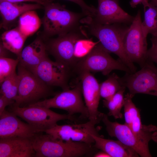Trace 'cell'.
<instances>
[{"instance_id":"6da1fadb","label":"cell","mask_w":157,"mask_h":157,"mask_svg":"<svg viewBox=\"0 0 157 157\" xmlns=\"http://www.w3.org/2000/svg\"><path fill=\"white\" fill-rule=\"evenodd\" d=\"M89 33L99 40L103 47L109 53L117 55L119 58L131 70L136 71L137 68L128 58L123 46V40L129 27L122 24H101L93 22L89 17L82 19Z\"/></svg>"},{"instance_id":"7a4b0ae2","label":"cell","mask_w":157,"mask_h":157,"mask_svg":"<svg viewBox=\"0 0 157 157\" xmlns=\"http://www.w3.org/2000/svg\"><path fill=\"white\" fill-rule=\"evenodd\" d=\"M43 133H36L31 138L35 157H92L98 150L94 144L60 141Z\"/></svg>"},{"instance_id":"3957f363","label":"cell","mask_w":157,"mask_h":157,"mask_svg":"<svg viewBox=\"0 0 157 157\" xmlns=\"http://www.w3.org/2000/svg\"><path fill=\"white\" fill-rule=\"evenodd\" d=\"M44 6V13L41 21L44 37L46 38L62 35L79 28L85 16L83 13L68 10L58 3H47Z\"/></svg>"},{"instance_id":"277c9868","label":"cell","mask_w":157,"mask_h":157,"mask_svg":"<svg viewBox=\"0 0 157 157\" xmlns=\"http://www.w3.org/2000/svg\"><path fill=\"white\" fill-rule=\"evenodd\" d=\"M74 68L79 74L85 72H101L106 76L114 70L132 73L119 58L115 60L112 58L99 41L86 55L78 60Z\"/></svg>"},{"instance_id":"5b68a950","label":"cell","mask_w":157,"mask_h":157,"mask_svg":"<svg viewBox=\"0 0 157 157\" xmlns=\"http://www.w3.org/2000/svg\"><path fill=\"white\" fill-rule=\"evenodd\" d=\"M17 69L19 78L18 95L13 105L20 107L28 106L56 94L51 87L19 63Z\"/></svg>"},{"instance_id":"8992f818","label":"cell","mask_w":157,"mask_h":157,"mask_svg":"<svg viewBox=\"0 0 157 157\" xmlns=\"http://www.w3.org/2000/svg\"><path fill=\"white\" fill-rule=\"evenodd\" d=\"M10 106L9 110L26 121L36 133L44 132L55 126L60 121L75 119L73 116L68 113L59 114L43 106L30 105L20 107L13 104Z\"/></svg>"},{"instance_id":"52a82bcc","label":"cell","mask_w":157,"mask_h":157,"mask_svg":"<svg viewBox=\"0 0 157 157\" xmlns=\"http://www.w3.org/2000/svg\"><path fill=\"white\" fill-rule=\"evenodd\" d=\"M81 26L65 35L51 39L46 44L47 50L60 62L69 69L73 67L78 60L74 56L76 43L79 40L87 38Z\"/></svg>"},{"instance_id":"ba28073f","label":"cell","mask_w":157,"mask_h":157,"mask_svg":"<svg viewBox=\"0 0 157 157\" xmlns=\"http://www.w3.org/2000/svg\"><path fill=\"white\" fill-rule=\"evenodd\" d=\"M123 85L134 96L138 93L157 97V67L147 60L141 69L134 73H126L120 78Z\"/></svg>"},{"instance_id":"9c48e42d","label":"cell","mask_w":157,"mask_h":157,"mask_svg":"<svg viewBox=\"0 0 157 157\" xmlns=\"http://www.w3.org/2000/svg\"><path fill=\"white\" fill-rule=\"evenodd\" d=\"M82 93L81 83H78L71 89L64 90L56 93L52 98L46 99L29 106L61 109L66 111L71 115L78 113L83 117L88 118V111L83 101Z\"/></svg>"},{"instance_id":"30bf717a","label":"cell","mask_w":157,"mask_h":157,"mask_svg":"<svg viewBox=\"0 0 157 157\" xmlns=\"http://www.w3.org/2000/svg\"><path fill=\"white\" fill-rule=\"evenodd\" d=\"M141 13L138 10L126 32L123 40L125 52L131 61L142 67L147 59V37L142 28Z\"/></svg>"},{"instance_id":"8fae6325","label":"cell","mask_w":157,"mask_h":157,"mask_svg":"<svg viewBox=\"0 0 157 157\" xmlns=\"http://www.w3.org/2000/svg\"><path fill=\"white\" fill-rule=\"evenodd\" d=\"M100 122L89 121L82 124H56L44 132L53 139L63 141H72L94 144V140L92 135L101 136L99 134L100 127L96 125Z\"/></svg>"},{"instance_id":"7c38bea8","label":"cell","mask_w":157,"mask_h":157,"mask_svg":"<svg viewBox=\"0 0 157 157\" xmlns=\"http://www.w3.org/2000/svg\"><path fill=\"white\" fill-rule=\"evenodd\" d=\"M69 68L47 56L40 63L34 74L47 85L58 86L63 90L69 89L68 85Z\"/></svg>"},{"instance_id":"4fadbf2b","label":"cell","mask_w":157,"mask_h":157,"mask_svg":"<svg viewBox=\"0 0 157 157\" xmlns=\"http://www.w3.org/2000/svg\"><path fill=\"white\" fill-rule=\"evenodd\" d=\"M108 116L104 113L101 121L105 125L109 136L116 138L124 144L133 149L141 157L152 156L149 146L141 142L128 126L125 123L122 124L111 122Z\"/></svg>"},{"instance_id":"5bb4252c","label":"cell","mask_w":157,"mask_h":157,"mask_svg":"<svg viewBox=\"0 0 157 157\" xmlns=\"http://www.w3.org/2000/svg\"><path fill=\"white\" fill-rule=\"evenodd\" d=\"M82 93L88 113V119L100 122L103 113L98 110L101 97L99 84L90 72L79 73Z\"/></svg>"},{"instance_id":"9a60e30c","label":"cell","mask_w":157,"mask_h":157,"mask_svg":"<svg viewBox=\"0 0 157 157\" xmlns=\"http://www.w3.org/2000/svg\"><path fill=\"white\" fill-rule=\"evenodd\" d=\"M95 15L90 17L94 22L101 24H131L135 17L126 12L114 0H98Z\"/></svg>"},{"instance_id":"2e32d148","label":"cell","mask_w":157,"mask_h":157,"mask_svg":"<svg viewBox=\"0 0 157 157\" xmlns=\"http://www.w3.org/2000/svg\"><path fill=\"white\" fill-rule=\"evenodd\" d=\"M13 112L5 110L0 115V139L19 137L31 138L36 133L28 123Z\"/></svg>"},{"instance_id":"e0dca14e","label":"cell","mask_w":157,"mask_h":157,"mask_svg":"<svg viewBox=\"0 0 157 157\" xmlns=\"http://www.w3.org/2000/svg\"><path fill=\"white\" fill-rule=\"evenodd\" d=\"M31 138L19 137L0 139V157H34Z\"/></svg>"},{"instance_id":"ac0fdd59","label":"cell","mask_w":157,"mask_h":157,"mask_svg":"<svg viewBox=\"0 0 157 157\" xmlns=\"http://www.w3.org/2000/svg\"><path fill=\"white\" fill-rule=\"evenodd\" d=\"M46 51L43 41L36 38L23 49L17 56L19 64L33 74L38 66L47 56Z\"/></svg>"},{"instance_id":"d6986e66","label":"cell","mask_w":157,"mask_h":157,"mask_svg":"<svg viewBox=\"0 0 157 157\" xmlns=\"http://www.w3.org/2000/svg\"><path fill=\"white\" fill-rule=\"evenodd\" d=\"M42 5L36 3L28 4L22 2H12L0 1V13L2 18L0 27L5 29L24 13L42 8Z\"/></svg>"},{"instance_id":"ffe728a7","label":"cell","mask_w":157,"mask_h":157,"mask_svg":"<svg viewBox=\"0 0 157 157\" xmlns=\"http://www.w3.org/2000/svg\"><path fill=\"white\" fill-rule=\"evenodd\" d=\"M92 136L94 140V147L106 153L110 157H137L139 156L133 149L118 140L106 139L102 136L93 135Z\"/></svg>"},{"instance_id":"44dd1931","label":"cell","mask_w":157,"mask_h":157,"mask_svg":"<svg viewBox=\"0 0 157 157\" xmlns=\"http://www.w3.org/2000/svg\"><path fill=\"white\" fill-rule=\"evenodd\" d=\"M27 37L17 26L3 32L1 36V43L8 50L17 56L23 49Z\"/></svg>"},{"instance_id":"7402d4cb","label":"cell","mask_w":157,"mask_h":157,"mask_svg":"<svg viewBox=\"0 0 157 157\" xmlns=\"http://www.w3.org/2000/svg\"><path fill=\"white\" fill-rule=\"evenodd\" d=\"M128 126L137 138L145 145L152 140L157 143V127L152 124H142L140 115L135 118Z\"/></svg>"},{"instance_id":"603a6c76","label":"cell","mask_w":157,"mask_h":157,"mask_svg":"<svg viewBox=\"0 0 157 157\" xmlns=\"http://www.w3.org/2000/svg\"><path fill=\"white\" fill-rule=\"evenodd\" d=\"M41 24V20L37 13L35 10H31L24 13L19 17L18 27L28 37L35 33Z\"/></svg>"},{"instance_id":"cb8c5ba5","label":"cell","mask_w":157,"mask_h":157,"mask_svg":"<svg viewBox=\"0 0 157 157\" xmlns=\"http://www.w3.org/2000/svg\"><path fill=\"white\" fill-rule=\"evenodd\" d=\"M144 13V19L142 22V28L144 35L147 37L148 34L157 35V7L149 2L143 4Z\"/></svg>"},{"instance_id":"d4e9b609","label":"cell","mask_w":157,"mask_h":157,"mask_svg":"<svg viewBox=\"0 0 157 157\" xmlns=\"http://www.w3.org/2000/svg\"><path fill=\"white\" fill-rule=\"evenodd\" d=\"M126 88L125 87L123 88L110 98L103 100L104 106L109 111L108 116H112L115 119L122 118L121 110L124 105V93Z\"/></svg>"},{"instance_id":"484cf974","label":"cell","mask_w":157,"mask_h":157,"mask_svg":"<svg viewBox=\"0 0 157 157\" xmlns=\"http://www.w3.org/2000/svg\"><path fill=\"white\" fill-rule=\"evenodd\" d=\"M120 78L116 74L113 73L106 80L99 84L101 97L104 99H108L125 87L122 84Z\"/></svg>"},{"instance_id":"4316f807","label":"cell","mask_w":157,"mask_h":157,"mask_svg":"<svg viewBox=\"0 0 157 157\" xmlns=\"http://www.w3.org/2000/svg\"><path fill=\"white\" fill-rule=\"evenodd\" d=\"M19 83V76L15 72L0 83V94L15 101L18 95Z\"/></svg>"},{"instance_id":"83f0119b","label":"cell","mask_w":157,"mask_h":157,"mask_svg":"<svg viewBox=\"0 0 157 157\" xmlns=\"http://www.w3.org/2000/svg\"><path fill=\"white\" fill-rule=\"evenodd\" d=\"M134 96L129 92L124 97V105L125 124L129 126L132 120L136 117L140 115L139 109L133 103L132 99Z\"/></svg>"},{"instance_id":"f1b7e54d","label":"cell","mask_w":157,"mask_h":157,"mask_svg":"<svg viewBox=\"0 0 157 157\" xmlns=\"http://www.w3.org/2000/svg\"><path fill=\"white\" fill-rule=\"evenodd\" d=\"M19 60L6 57H0V83L16 72Z\"/></svg>"},{"instance_id":"f546056e","label":"cell","mask_w":157,"mask_h":157,"mask_svg":"<svg viewBox=\"0 0 157 157\" xmlns=\"http://www.w3.org/2000/svg\"><path fill=\"white\" fill-rule=\"evenodd\" d=\"M97 42L87 38L78 40L76 44L74 50V56L78 61L86 55Z\"/></svg>"},{"instance_id":"4dcf8cb0","label":"cell","mask_w":157,"mask_h":157,"mask_svg":"<svg viewBox=\"0 0 157 157\" xmlns=\"http://www.w3.org/2000/svg\"><path fill=\"white\" fill-rule=\"evenodd\" d=\"M54 0H45L47 3L52 2ZM78 4L81 8L82 13L86 17H93L96 14L97 8L88 5L83 0H66Z\"/></svg>"},{"instance_id":"1f68e13d","label":"cell","mask_w":157,"mask_h":157,"mask_svg":"<svg viewBox=\"0 0 157 157\" xmlns=\"http://www.w3.org/2000/svg\"><path fill=\"white\" fill-rule=\"evenodd\" d=\"M152 43L151 47L148 50L147 60L157 64V35H152L150 38Z\"/></svg>"},{"instance_id":"d6a6232c","label":"cell","mask_w":157,"mask_h":157,"mask_svg":"<svg viewBox=\"0 0 157 157\" xmlns=\"http://www.w3.org/2000/svg\"><path fill=\"white\" fill-rule=\"evenodd\" d=\"M15 102L14 100L9 99L4 95L0 94V115L6 110V107L8 106H10Z\"/></svg>"},{"instance_id":"836d02e7","label":"cell","mask_w":157,"mask_h":157,"mask_svg":"<svg viewBox=\"0 0 157 157\" xmlns=\"http://www.w3.org/2000/svg\"><path fill=\"white\" fill-rule=\"evenodd\" d=\"M5 1L12 2H22L26 1L33 2L44 6L47 3L45 0H0Z\"/></svg>"},{"instance_id":"e575fe53","label":"cell","mask_w":157,"mask_h":157,"mask_svg":"<svg viewBox=\"0 0 157 157\" xmlns=\"http://www.w3.org/2000/svg\"><path fill=\"white\" fill-rule=\"evenodd\" d=\"M148 2L149 0H131L130 4L132 8H135L139 4L142 3L143 4Z\"/></svg>"},{"instance_id":"d590c367","label":"cell","mask_w":157,"mask_h":157,"mask_svg":"<svg viewBox=\"0 0 157 157\" xmlns=\"http://www.w3.org/2000/svg\"><path fill=\"white\" fill-rule=\"evenodd\" d=\"M94 157H110L106 153L101 150L96 152L93 155Z\"/></svg>"},{"instance_id":"8d00e7d4","label":"cell","mask_w":157,"mask_h":157,"mask_svg":"<svg viewBox=\"0 0 157 157\" xmlns=\"http://www.w3.org/2000/svg\"><path fill=\"white\" fill-rule=\"evenodd\" d=\"M6 49L3 45L1 43H0V57H6L7 54Z\"/></svg>"},{"instance_id":"74e56055","label":"cell","mask_w":157,"mask_h":157,"mask_svg":"<svg viewBox=\"0 0 157 157\" xmlns=\"http://www.w3.org/2000/svg\"><path fill=\"white\" fill-rule=\"evenodd\" d=\"M149 2L157 7V0H151Z\"/></svg>"},{"instance_id":"f35d334b","label":"cell","mask_w":157,"mask_h":157,"mask_svg":"<svg viewBox=\"0 0 157 157\" xmlns=\"http://www.w3.org/2000/svg\"><path fill=\"white\" fill-rule=\"evenodd\" d=\"M114 0L118 2H119V0Z\"/></svg>"}]
</instances>
